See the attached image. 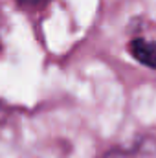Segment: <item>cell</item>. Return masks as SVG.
I'll return each mask as SVG.
<instances>
[{"instance_id":"cell-1","label":"cell","mask_w":156,"mask_h":158,"mask_svg":"<svg viewBox=\"0 0 156 158\" xmlns=\"http://www.w3.org/2000/svg\"><path fill=\"white\" fill-rule=\"evenodd\" d=\"M129 53L140 64L156 70V42L143 37H134L129 42Z\"/></svg>"},{"instance_id":"cell-3","label":"cell","mask_w":156,"mask_h":158,"mask_svg":"<svg viewBox=\"0 0 156 158\" xmlns=\"http://www.w3.org/2000/svg\"><path fill=\"white\" fill-rule=\"evenodd\" d=\"M2 119H4V109H2V103H0V123H2Z\"/></svg>"},{"instance_id":"cell-2","label":"cell","mask_w":156,"mask_h":158,"mask_svg":"<svg viewBox=\"0 0 156 158\" xmlns=\"http://www.w3.org/2000/svg\"><path fill=\"white\" fill-rule=\"evenodd\" d=\"M17 6L20 9H26V11H39V9H44L51 0H15Z\"/></svg>"}]
</instances>
